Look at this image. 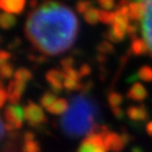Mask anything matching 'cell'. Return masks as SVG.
Listing matches in <instances>:
<instances>
[{
    "label": "cell",
    "instance_id": "cell-27",
    "mask_svg": "<svg viewBox=\"0 0 152 152\" xmlns=\"http://www.w3.org/2000/svg\"><path fill=\"white\" fill-rule=\"evenodd\" d=\"M104 38H107L108 41H110V42H112V43H118V42H121V40H119L118 38H117V36L114 34L112 28H108L107 31L104 32Z\"/></svg>",
    "mask_w": 152,
    "mask_h": 152
},
{
    "label": "cell",
    "instance_id": "cell-8",
    "mask_svg": "<svg viewBox=\"0 0 152 152\" xmlns=\"http://www.w3.org/2000/svg\"><path fill=\"white\" fill-rule=\"evenodd\" d=\"M26 83L18 80H11L7 85V99L12 104H17L22 93L26 90Z\"/></svg>",
    "mask_w": 152,
    "mask_h": 152
},
{
    "label": "cell",
    "instance_id": "cell-24",
    "mask_svg": "<svg viewBox=\"0 0 152 152\" xmlns=\"http://www.w3.org/2000/svg\"><path fill=\"white\" fill-rule=\"evenodd\" d=\"M76 11L80 14H85L88 10H90L92 7V1L91 0H78L76 2Z\"/></svg>",
    "mask_w": 152,
    "mask_h": 152
},
{
    "label": "cell",
    "instance_id": "cell-4",
    "mask_svg": "<svg viewBox=\"0 0 152 152\" xmlns=\"http://www.w3.org/2000/svg\"><path fill=\"white\" fill-rule=\"evenodd\" d=\"M104 140L107 151L110 150L112 152H121L130 142V136L127 133L118 134V133L112 132V131H108L104 134Z\"/></svg>",
    "mask_w": 152,
    "mask_h": 152
},
{
    "label": "cell",
    "instance_id": "cell-25",
    "mask_svg": "<svg viewBox=\"0 0 152 152\" xmlns=\"http://www.w3.org/2000/svg\"><path fill=\"white\" fill-rule=\"evenodd\" d=\"M22 151L23 152H40V147L39 144L34 140H28V142H24V145L22 147Z\"/></svg>",
    "mask_w": 152,
    "mask_h": 152
},
{
    "label": "cell",
    "instance_id": "cell-37",
    "mask_svg": "<svg viewBox=\"0 0 152 152\" xmlns=\"http://www.w3.org/2000/svg\"><path fill=\"white\" fill-rule=\"evenodd\" d=\"M146 131H147V133L150 136H152V121L147 124V126H146Z\"/></svg>",
    "mask_w": 152,
    "mask_h": 152
},
{
    "label": "cell",
    "instance_id": "cell-10",
    "mask_svg": "<svg viewBox=\"0 0 152 152\" xmlns=\"http://www.w3.org/2000/svg\"><path fill=\"white\" fill-rule=\"evenodd\" d=\"M26 7V0H0V10L9 14H20Z\"/></svg>",
    "mask_w": 152,
    "mask_h": 152
},
{
    "label": "cell",
    "instance_id": "cell-11",
    "mask_svg": "<svg viewBox=\"0 0 152 152\" xmlns=\"http://www.w3.org/2000/svg\"><path fill=\"white\" fill-rule=\"evenodd\" d=\"M127 116L132 121L142 123L147 121L149 114L144 104H138V106H130L127 109Z\"/></svg>",
    "mask_w": 152,
    "mask_h": 152
},
{
    "label": "cell",
    "instance_id": "cell-40",
    "mask_svg": "<svg viewBox=\"0 0 152 152\" xmlns=\"http://www.w3.org/2000/svg\"><path fill=\"white\" fill-rule=\"evenodd\" d=\"M0 41H1V38H0Z\"/></svg>",
    "mask_w": 152,
    "mask_h": 152
},
{
    "label": "cell",
    "instance_id": "cell-29",
    "mask_svg": "<svg viewBox=\"0 0 152 152\" xmlns=\"http://www.w3.org/2000/svg\"><path fill=\"white\" fill-rule=\"evenodd\" d=\"M79 74V78H83V77H87L91 74V66L88 64H85L79 68L78 70Z\"/></svg>",
    "mask_w": 152,
    "mask_h": 152
},
{
    "label": "cell",
    "instance_id": "cell-21",
    "mask_svg": "<svg viewBox=\"0 0 152 152\" xmlns=\"http://www.w3.org/2000/svg\"><path fill=\"white\" fill-rule=\"evenodd\" d=\"M56 95H55V93L53 92H47L43 94V96L41 97L40 99V104L41 106H42L43 108H45V109H49V108L52 106L53 104H54L55 102H56Z\"/></svg>",
    "mask_w": 152,
    "mask_h": 152
},
{
    "label": "cell",
    "instance_id": "cell-5",
    "mask_svg": "<svg viewBox=\"0 0 152 152\" xmlns=\"http://www.w3.org/2000/svg\"><path fill=\"white\" fill-rule=\"evenodd\" d=\"M4 118L7 124L11 125L14 129H20L23 124L24 109H22L19 104H10L4 110Z\"/></svg>",
    "mask_w": 152,
    "mask_h": 152
},
{
    "label": "cell",
    "instance_id": "cell-32",
    "mask_svg": "<svg viewBox=\"0 0 152 152\" xmlns=\"http://www.w3.org/2000/svg\"><path fill=\"white\" fill-rule=\"evenodd\" d=\"M112 114H113L114 116L116 117L117 119H123L124 116H125V112L121 108H112Z\"/></svg>",
    "mask_w": 152,
    "mask_h": 152
},
{
    "label": "cell",
    "instance_id": "cell-33",
    "mask_svg": "<svg viewBox=\"0 0 152 152\" xmlns=\"http://www.w3.org/2000/svg\"><path fill=\"white\" fill-rule=\"evenodd\" d=\"M60 64L62 66V69H64V68H72L74 64V59L72 57H66V58H64L61 60Z\"/></svg>",
    "mask_w": 152,
    "mask_h": 152
},
{
    "label": "cell",
    "instance_id": "cell-15",
    "mask_svg": "<svg viewBox=\"0 0 152 152\" xmlns=\"http://www.w3.org/2000/svg\"><path fill=\"white\" fill-rule=\"evenodd\" d=\"M69 109V102H66L64 98H57L56 102L51 106L48 111L55 115H60V114H64Z\"/></svg>",
    "mask_w": 152,
    "mask_h": 152
},
{
    "label": "cell",
    "instance_id": "cell-6",
    "mask_svg": "<svg viewBox=\"0 0 152 152\" xmlns=\"http://www.w3.org/2000/svg\"><path fill=\"white\" fill-rule=\"evenodd\" d=\"M24 116L32 127H38L45 123V115L38 104L30 102L24 107Z\"/></svg>",
    "mask_w": 152,
    "mask_h": 152
},
{
    "label": "cell",
    "instance_id": "cell-12",
    "mask_svg": "<svg viewBox=\"0 0 152 152\" xmlns=\"http://www.w3.org/2000/svg\"><path fill=\"white\" fill-rule=\"evenodd\" d=\"M147 95L148 92L146 88L140 83H133L131 88L127 92V97L134 102H142L144 99H146Z\"/></svg>",
    "mask_w": 152,
    "mask_h": 152
},
{
    "label": "cell",
    "instance_id": "cell-7",
    "mask_svg": "<svg viewBox=\"0 0 152 152\" xmlns=\"http://www.w3.org/2000/svg\"><path fill=\"white\" fill-rule=\"evenodd\" d=\"M45 78H47V81L50 85L53 93L58 94V93L61 92L62 88H64V72L56 69L50 70V71H48V73L45 74Z\"/></svg>",
    "mask_w": 152,
    "mask_h": 152
},
{
    "label": "cell",
    "instance_id": "cell-36",
    "mask_svg": "<svg viewBox=\"0 0 152 152\" xmlns=\"http://www.w3.org/2000/svg\"><path fill=\"white\" fill-rule=\"evenodd\" d=\"M96 59H97V61L99 62V64H104V62L107 61V56L102 54H97Z\"/></svg>",
    "mask_w": 152,
    "mask_h": 152
},
{
    "label": "cell",
    "instance_id": "cell-35",
    "mask_svg": "<svg viewBox=\"0 0 152 152\" xmlns=\"http://www.w3.org/2000/svg\"><path fill=\"white\" fill-rule=\"evenodd\" d=\"M24 142H28V140H35V136H34V133L31 131H28V132L24 133Z\"/></svg>",
    "mask_w": 152,
    "mask_h": 152
},
{
    "label": "cell",
    "instance_id": "cell-19",
    "mask_svg": "<svg viewBox=\"0 0 152 152\" xmlns=\"http://www.w3.org/2000/svg\"><path fill=\"white\" fill-rule=\"evenodd\" d=\"M32 72L30 70L26 69V68H20L17 71H15L14 73V79L18 81H22V83H26L30 79H32Z\"/></svg>",
    "mask_w": 152,
    "mask_h": 152
},
{
    "label": "cell",
    "instance_id": "cell-18",
    "mask_svg": "<svg viewBox=\"0 0 152 152\" xmlns=\"http://www.w3.org/2000/svg\"><path fill=\"white\" fill-rule=\"evenodd\" d=\"M83 18H85L87 23L91 24V26H95L98 21H100V11L92 7L83 14Z\"/></svg>",
    "mask_w": 152,
    "mask_h": 152
},
{
    "label": "cell",
    "instance_id": "cell-20",
    "mask_svg": "<svg viewBox=\"0 0 152 152\" xmlns=\"http://www.w3.org/2000/svg\"><path fill=\"white\" fill-rule=\"evenodd\" d=\"M115 12H111V11H106V10H102L100 11V21L104 24H108V26H112L115 20Z\"/></svg>",
    "mask_w": 152,
    "mask_h": 152
},
{
    "label": "cell",
    "instance_id": "cell-3",
    "mask_svg": "<svg viewBox=\"0 0 152 152\" xmlns=\"http://www.w3.org/2000/svg\"><path fill=\"white\" fill-rule=\"evenodd\" d=\"M107 132L108 131L100 133H92L88 135L81 142L77 152H107L104 140V136Z\"/></svg>",
    "mask_w": 152,
    "mask_h": 152
},
{
    "label": "cell",
    "instance_id": "cell-14",
    "mask_svg": "<svg viewBox=\"0 0 152 152\" xmlns=\"http://www.w3.org/2000/svg\"><path fill=\"white\" fill-rule=\"evenodd\" d=\"M129 52L132 53L133 55H136V56H140V55L149 53V48H148V45L146 43L145 40L136 38V39H134V40L132 41V43H131Z\"/></svg>",
    "mask_w": 152,
    "mask_h": 152
},
{
    "label": "cell",
    "instance_id": "cell-28",
    "mask_svg": "<svg viewBox=\"0 0 152 152\" xmlns=\"http://www.w3.org/2000/svg\"><path fill=\"white\" fill-rule=\"evenodd\" d=\"M97 2L106 11H111L115 7V0H97Z\"/></svg>",
    "mask_w": 152,
    "mask_h": 152
},
{
    "label": "cell",
    "instance_id": "cell-34",
    "mask_svg": "<svg viewBox=\"0 0 152 152\" xmlns=\"http://www.w3.org/2000/svg\"><path fill=\"white\" fill-rule=\"evenodd\" d=\"M7 98V93L5 92L3 87H0V108L3 107V104H4Z\"/></svg>",
    "mask_w": 152,
    "mask_h": 152
},
{
    "label": "cell",
    "instance_id": "cell-23",
    "mask_svg": "<svg viewBox=\"0 0 152 152\" xmlns=\"http://www.w3.org/2000/svg\"><path fill=\"white\" fill-rule=\"evenodd\" d=\"M96 50H97L98 54H102V55L114 53V48L112 45V43L110 41H106V40L98 43V45L96 47Z\"/></svg>",
    "mask_w": 152,
    "mask_h": 152
},
{
    "label": "cell",
    "instance_id": "cell-31",
    "mask_svg": "<svg viewBox=\"0 0 152 152\" xmlns=\"http://www.w3.org/2000/svg\"><path fill=\"white\" fill-rule=\"evenodd\" d=\"M11 58V54L7 51L0 50V66H3V64H7V61Z\"/></svg>",
    "mask_w": 152,
    "mask_h": 152
},
{
    "label": "cell",
    "instance_id": "cell-9",
    "mask_svg": "<svg viewBox=\"0 0 152 152\" xmlns=\"http://www.w3.org/2000/svg\"><path fill=\"white\" fill-rule=\"evenodd\" d=\"M140 30L144 40L148 45L149 52L152 53V11H147L140 23Z\"/></svg>",
    "mask_w": 152,
    "mask_h": 152
},
{
    "label": "cell",
    "instance_id": "cell-16",
    "mask_svg": "<svg viewBox=\"0 0 152 152\" xmlns=\"http://www.w3.org/2000/svg\"><path fill=\"white\" fill-rule=\"evenodd\" d=\"M133 79H142L144 81H152V68L149 66H140L135 75H132L129 78V81H132Z\"/></svg>",
    "mask_w": 152,
    "mask_h": 152
},
{
    "label": "cell",
    "instance_id": "cell-2",
    "mask_svg": "<svg viewBox=\"0 0 152 152\" xmlns=\"http://www.w3.org/2000/svg\"><path fill=\"white\" fill-rule=\"evenodd\" d=\"M99 108L97 104L86 94L76 95L72 98L69 109L64 114L60 126L66 135L79 137L90 135L97 130Z\"/></svg>",
    "mask_w": 152,
    "mask_h": 152
},
{
    "label": "cell",
    "instance_id": "cell-13",
    "mask_svg": "<svg viewBox=\"0 0 152 152\" xmlns=\"http://www.w3.org/2000/svg\"><path fill=\"white\" fill-rule=\"evenodd\" d=\"M146 14V5L142 2H130L129 3V17L133 22L142 21Z\"/></svg>",
    "mask_w": 152,
    "mask_h": 152
},
{
    "label": "cell",
    "instance_id": "cell-30",
    "mask_svg": "<svg viewBox=\"0 0 152 152\" xmlns=\"http://www.w3.org/2000/svg\"><path fill=\"white\" fill-rule=\"evenodd\" d=\"M136 33H137V26L135 23H130L127 28V35H129L133 40L136 39Z\"/></svg>",
    "mask_w": 152,
    "mask_h": 152
},
{
    "label": "cell",
    "instance_id": "cell-22",
    "mask_svg": "<svg viewBox=\"0 0 152 152\" xmlns=\"http://www.w3.org/2000/svg\"><path fill=\"white\" fill-rule=\"evenodd\" d=\"M123 100L124 98L121 96V94H119L117 92H111L108 95V102H109L111 109L112 108H118L121 104V102H123Z\"/></svg>",
    "mask_w": 152,
    "mask_h": 152
},
{
    "label": "cell",
    "instance_id": "cell-39",
    "mask_svg": "<svg viewBox=\"0 0 152 152\" xmlns=\"http://www.w3.org/2000/svg\"><path fill=\"white\" fill-rule=\"evenodd\" d=\"M132 152H144V150H142L140 147H134L132 149Z\"/></svg>",
    "mask_w": 152,
    "mask_h": 152
},
{
    "label": "cell",
    "instance_id": "cell-1",
    "mask_svg": "<svg viewBox=\"0 0 152 152\" xmlns=\"http://www.w3.org/2000/svg\"><path fill=\"white\" fill-rule=\"evenodd\" d=\"M78 28V19L70 7L57 1L45 0L28 14L24 31L38 51L55 56L73 45Z\"/></svg>",
    "mask_w": 152,
    "mask_h": 152
},
{
    "label": "cell",
    "instance_id": "cell-26",
    "mask_svg": "<svg viewBox=\"0 0 152 152\" xmlns=\"http://www.w3.org/2000/svg\"><path fill=\"white\" fill-rule=\"evenodd\" d=\"M13 73H14L13 66L10 64L9 62L0 66V77L1 78H10V77H12Z\"/></svg>",
    "mask_w": 152,
    "mask_h": 152
},
{
    "label": "cell",
    "instance_id": "cell-17",
    "mask_svg": "<svg viewBox=\"0 0 152 152\" xmlns=\"http://www.w3.org/2000/svg\"><path fill=\"white\" fill-rule=\"evenodd\" d=\"M17 19L14 15L9 13H0V28L3 30H10L16 24Z\"/></svg>",
    "mask_w": 152,
    "mask_h": 152
},
{
    "label": "cell",
    "instance_id": "cell-38",
    "mask_svg": "<svg viewBox=\"0 0 152 152\" xmlns=\"http://www.w3.org/2000/svg\"><path fill=\"white\" fill-rule=\"evenodd\" d=\"M4 129H5V125H3L2 121L0 119V138L4 135Z\"/></svg>",
    "mask_w": 152,
    "mask_h": 152
}]
</instances>
